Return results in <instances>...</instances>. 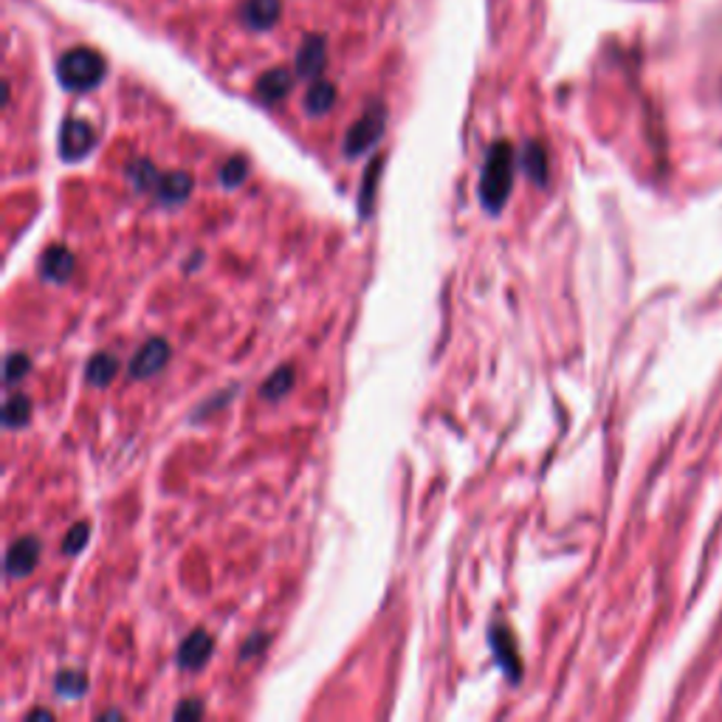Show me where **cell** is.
<instances>
[{"label":"cell","mask_w":722,"mask_h":722,"mask_svg":"<svg viewBox=\"0 0 722 722\" xmlns=\"http://www.w3.org/2000/svg\"><path fill=\"white\" fill-rule=\"evenodd\" d=\"M511 186H514V150H511V144L500 142L489 150V158H486V167H482L480 204L491 215L503 212Z\"/></svg>","instance_id":"obj_1"},{"label":"cell","mask_w":722,"mask_h":722,"mask_svg":"<svg viewBox=\"0 0 722 722\" xmlns=\"http://www.w3.org/2000/svg\"><path fill=\"white\" fill-rule=\"evenodd\" d=\"M102 77H105V65L91 51H74L60 63V79L72 91H91L93 86H100Z\"/></svg>","instance_id":"obj_2"},{"label":"cell","mask_w":722,"mask_h":722,"mask_svg":"<svg viewBox=\"0 0 722 722\" xmlns=\"http://www.w3.org/2000/svg\"><path fill=\"white\" fill-rule=\"evenodd\" d=\"M384 125H387V111H384V107H370L368 114L361 116L353 128L347 130L345 156L356 158L361 156V153H368V150L382 139Z\"/></svg>","instance_id":"obj_3"},{"label":"cell","mask_w":722,"mask_h":722,"mask_svg":"<svg viewBox=\"0 0 722 722\" xmlns=\"http://www.w3.org/2000/svg\"><path fill=\"white\" fill-rule=\"evenodd\" d=\"M167 359H170V345L164 339H158V336H153V339L144 341L139 350H136V356L130 359V378H139V382H144V378L156 376L158 370H164V364H167Z\"/></svg>","instance_id":"obj_4"},{"label":"cell","mask_w":722,"mask_h":722,"mask_svg":"<svg viewBox=\"0 0 722 722\" xmlns=\"http://www.w3.org/2000/svg\"><path fill=\"white\" fill-rule=\"evenodd\" d=\"M93 147V130L88 121L68 119L60 130V153L65 162H79Z\"/></svg>","instance_id":"obj_5"},{"label":"cell","mask_w":722,"mask_h":722,"mask_svg":"<svg viewBox=\"0 0 722 722\" xmlns=\"http://www.w3.org/2000/svg\"><path fill=\"white\" fill-rule=\"evenodd\" d=\"M212 649H215L212 635L204 630H195L190 637H186L184 644H181V649H178V666L186 669V672H198V669H204L206 666Z\"/></svg>","instance_id":"obj_6"},{"label":"cell","mask_w":722,"mask_h":722,"mask_svg":"<svg viewBox=\"0 0 722 722\" xmlns=\"http://www.w3.org/2000/svg\"><path fill=\"white\" fill-rule=\"evenodd\" d=\"M37 559H40V542H37V537L17 539L7 553V573L12 576V579H23V576H29L31 570H35Z\"/></svg>","instance_id":"obj_7"},{"label":"cell","mask_w":722,"mask_h":722,"mask_svg":"<svg viewBox=\"0 0 722 722\" xmlns=\"http://www.w3.org/2000/svg\"><path fill=\"white\" fill-rule=\"evenodd\" d=\"M40 271L51 283H65L74 274V255L65 246H51L43 257H40Z\"/></svg>","instance_id":"obj_8"},{"label":"cell","mask_w":722,"mask_h":722,"mask_svg":"<svg viewBox=\"0 0 722 722\" xmlns=\"http://www.w3.org/2000/svg\"><path fill=\"white\" fill-rule=\"evenodd\" d=\"M491 646H494L497 660H500V666H503L505 672L511 674V680H517L519 674H523V666H519L514 637L508 635L505 627H494V630H491Z\"/></svg>","instance_id":"obj_9"},{"label":"cell","mask_w":722,"mask_h":722,"mask_svg":"<svg viewBox=\"0 0 722 722\" xmlns=\"http://www.w3.org/2000/svg\"><path fill=\"white\" fill-rule=\"evenodd\" d=\"M156 190L164 204H184L192 192V178L186 172H167V176H162Z\"/></svg>","instance_id":"obj_10"},{"label":"cell","mask_w":722,"mask_h":722,"mask_svg":"<svg viewBox=\"0 0 722 722\" xmlns=\"http://www.w3.org/2000/svg\"><path fill=\"white\" fill-rule=\"evenodd\" d=\"M116 370H119V364H116V356L96 353L91 361H88L86 382L91 384V387H107V384L114 382Z\"/></svg>","instance_id":"obj_11"},{"label":"cell","mask_w":722,"mask_h":722,"mask_svg":"<svg viewBox=\"0 0 722 722\" xmlns=\"http://www.w3.org/2000/svg\"><path fill=\"white\" fill-rule=\"evenodd\" d=\"M523 167H525V172L531 176L533 184H545L547 181V158H545V150L539 147V144H528V147H525Z\"/></svg>","instance_id":"obj_12"},{"label":"cell","mask_w":722,"mask_h":722,"mask_svg":"<svg viewBox=\"0 0 722 722\" xmlns=\"http://www.w3.org/2000/svg\"><path fill=\"white\" fill-rule=\"evenodd\" d=\"M31 418V401L26 396H12L3 407V424L9 429H21V426L29 424Z\"/></svg>","instance_id":"obj_13"},{"label":"cell","mask_w":722,"mask_h":722,"mask_svg":"<svg viewBox=\"0 0 722 722\" xmlns=\"http://www.w3.org/2000/svg\"><path fill=\"white\" fill-rule=\"evenodd\" d=\"M291 387H294V370L291 368H280L274 373V376L269 378V382L262 384V398H271V401H276V398L288 396Z\"/></svg>","instance_id":"obj_14"},{"label":"cell","mask_w":722,"mask_h":722,"mask_svg":"<svg viewBox=\"0 0 722 722\" xmlns=\"http://www.w3.org/2000/svg\"><path fill=\"white\" fill-rule=\"evenodd\" d=\"M128 176L130 181H133L136 190H153V186H158V181H162V176H158V170L153 167L150 162H136L128 167Z\"/></svg>","instance_id":"obj_15"},{"label":"cell","mask_w":722,"mask_h":722,"mask_svg":"<svg viewBox=\"0 0 722 722\" xmlns=\"http://www.w3.org/2000/svg\"><path fill=\"white\" fill-rule=\"evenodd\" d=\"M246 172H248V164L243 162L241 156L232 158V162H229L227 167L220 170V184H223V186H237L243 181V178H246Z\"/></svg>","instance_id":"obj_16"},{"label":"cell","mask_w":722,"mask_h":722,"mask_svg":"<svg viewBox=\"0 0 722 722\" xmlns=\"http://www.w3.org/2000/svg\"><path fill=\"white\" fill-rule=\"evenodd\" d=\"M31 370V361L26 353H12L7 359V384H17Z\"/></svg>","instance_id":"obj_17"},{"label":"cell","mask_w":722,"mask_h":722,"mask_svg":"<svg viewBox=\"0 0 722 722\" xmlns=\"http://www.w3.org/2000/svg\"><path fill=\"white\" fill-rule=\"evenodd\" d=\"M88 533H91L88 523H77V525H74L72 531L65 533L63 551L65 553H79V551H82V547H86V542H88Z\"/></svg>","instance_id":"obj_18"},{"label":"cell","mask_w":722,"mask_h":722,"mask_svg":"<svg viewBox=\"0 0 722 722\" xmlns=\"http://www.w3.org/2000/svg\"><path fill=\"white\" fill-rule=\"evenodd\" d=\"M57 692L68 694V697H79L86 692V678L79 672H63L57 678Z\"/></svg>","instance_id":"obj_19"},{"label":"cell","mask_w":722,"mask_h":722,"mask_svg":"<svg viewBox=\"0 0 722 722\" xmlns=\"http://www.w3.org/2000/svg\"><path fill=\"white\" fill-rule=\"evenodd\" d=\"M172 717H176V720H198V717H204V702L190 697V700H184L172 711Z\"/></svg>","instance_id":"obj_20"},{"label":"cell","mask_w":722,"mask_h":722,"mask_svg":"<svg viewBox=\"0 0 722 722\" xmlns=\"http://www.w3.org/2000/svg\"><path fill=\"white\" fill-rule=\"evenodd\" d=\"M376 172H378V162L370 167L368 172V192H364V198H361V204H364V212L370 209V201H373V186H376Z\"/></svg>","instance_id":"obj_21"},{"label":"cell","mask_w":722,"mask_h":722,"mask_svg":"<svg viewBox=\"0 0 722 722\" xmlns=\"http://www.w3.org/2000/svg\"><path fill=\"white\" fill-rule=\"evenodd\" d=\"M29 720H46V722H49V720H54V714H51L49 708H37V711H31V714H29Z\"/></svg>","instance_id":"obj_22"},{"label":"cell","mask_w":722,"mask_h":722,"mask_svg":"<svg viewBox=\"0 0 722 722\" xmlns=\"http://www.w3.org/2000/svg\"><path fill=\"white\" fill-rule=\"evenodd\" d=\"M100 720H121V714L119 711H102Z\"/></svg>","instance_id":"obj_23"}]
</instances>
